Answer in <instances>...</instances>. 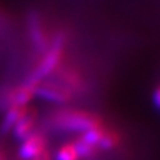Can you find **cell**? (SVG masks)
Masks as SVG:
<instances>
[{
	"label": "cell",
	"mask_w": 160,
	"mask_h": 160,
	"mask_svg": "<svg viewBox=\"0 0 160 160\" xmlns=\"http://www.w3.org/2000/svg\"><path fill=\"white\" fill-rule=\"evenodd\" d=\"M72 144H73L75 149H76L80 160H82V159L91 160V159H93L95 156H96V153H98V148L95 146H92V144H89L88 142H86V140H84L82 136H79V138L75 139L72 142Z\"/></svg>",
	"instance_id": "8"
},
{
	"label": "cell",
	"mask_w": 160,
	"mask_h": 160,
	"mask_svg": "<svg viewBox=\"0 0 160 160\" xmlns=\"http://www.w3.org/2000/svg\"><path fill=\"white\" fill-rule=\"evenodd\" d=\"M48 140L47 136L42 131H35L31 136H28L26 140H23L19 147V159L20 160H33L42 155L44 151H47Z\"/></svg>",
	"instance_id": "5"
},
{
	"label": "cell",
	"mask_w": 160,
	"mask_h": 160,
	"mask_svg": "<svg viewBox=\"0 0 160 160\" xmlns=\"http://www.w3.org/2000/svg\"><path fill=\"white\" fill-rule=\"evenodd\" d=\"M0 160H8V153L7 149L4 148V146L0 143Z\"/></svg>",
	"instance_id": "13"
},
{
	"label": "cell",
	"mask_w": 160,
	"mask_h": 160,
	"mask_svg": "<svg viewBox=\"0 0 160 160\" xmlns=\"http://www.w3.org/2000/svg\"><path fill=\"white\" fill-rule=\"evenodd\" d=\"M36 123H38V115L33 109H28L27 113L16 123V126L13 127L11 131L12 138L18 142H23L28 136L36 131Z\"/></svg>",
	"instance_id": "6"
},
{
	"label": "cell",
	"mask_w": 160,
	"mask_h": 160,
	"mask_svg": "<svg viewBox=\"0 0 160 160\" xmlns=\"http://www.w3.org/2000/svg\"><path fill=\"white\" fill-rule=\"evenodd\" d=\"M68 43V35L64 31H59L51 39V44L42 56L39 58L38 64L28 75V79L40 83L42 80L51 78V75L56 71V68L62 64V60L66 52V47Z\"/></svg>",
	"instance_id": "2"
},
{
	"label": "cell",
	"mask_w": 160,
	"mask_h": 160,
	"mask_svg": "<svg viewBox=\"0 0 160 160\" xmlns=\"http://www.w3.org/2000/svg\"><path fill=\"white\" fill-rule=\"evenodd\" d=\"M120 144V135L115 132L113 129H104L103 138L100 140L98 149H103V151H111L115 149Z\"/></svg>",
	"instance_id": "9"
},
{
	"label": "cell",
	"mask_w": 160,
	"mask_h": 160,
	"mask_svg": "<svg viewBox=\"0 0 160 160\" xmlns=\"http://www.w3.org/2000/svg\"><path fill=\"white\" fill-rule=\"evenodd\" d=\"M28 109H29L28 106L26 107L15 106L7 109L4 112V118L2 120V123H0V136H7L8 133H11L13 127L16 126V123L27 113Z\"/></svg>",
	"instance_id": "7"
},
{
	"label": "cell",
	"mask_w": 160,
	"mask_h": 160,
	"mask_svg": "<svg viewBox=\"0 0 160 160\" xmlns=\"http://www.w3.org/2000/svg\"><path fill=\"white\" fill-rule=\"evenodd\" d=\"M27 33L33 51L40 58L51 44V38L43 15L36 9H31L27 15Z\"/></svg>",
	"instance_id": "3"
},
{
	"label": "cell",
	"mask_w": 160,
	"mask_h": 160,
	"mask_svg": "<svg viewBox=\"0 0 160 160\" xmlns=\"http://www.w3.org/2000/svg\"><path fill=\"white\" fill-rule=\"evenodd\" d=\"M47 124L56 131L84 133L89 129L102 127L103 122L99 115L88 111L56 109L48 116Z\"/></svg>",
	"instance_id": "1"
},
{
	"label": "cell",
	"mask_w": 160,
	"mask_h": 160,
	"mask_svg": "<svg viewBox=\"0 0 160 160\" xmlns=\"http://www.w3.org/2000/svg\"><path fill=\"white\" fill-rule=\"evenodd\" d=\"M33 160H52V155H51V152L48 151H44L42 155H39L38 158H35Z\"/></svg>",
	"instance_id": "12"
},
{
	"label": "cell",
	"mask_w": 160,
	"mask_h": 160,
	"mask_svg": "<svg viewBox=\"0 0 160 160\" xmlns=\"http://www.w3.org/2000/svg\"><path fill=\"white\" fill-rule=\"evenodd\" d=\"M55 160H80L79 155L72 143H67L62 146L55 153Z\"/></svg>",
	"instance_id": "10"
},
{
	"label": "cell",
	"mask_w": 160,
	"mask_h": 160,
	"mask_svg": "<svg viewBox=\"0 0 160 160\" xmlns=\"http://www.w3.org/2000/svg\"><path fill=\"white\" fill-rule=\"evenodd\" d=\"M152 102L155 104V107L158 109H160V86L155 89L153 93H152Z\"/></svg>",
	"instance_id": "11"
},
{
	"label": "cell",
	"mask_w": 160,
	"mask_h": 160,
	"mask_svg": "<svg viewBox=\"0 0 160 160\" xmlns=\"http://www.w3.org/2000/svg\"><path fill=\"white\" fill-rule=\"evenodd\" d=\"M35 96L53 104H67L73 99V95L66 87L52 79L42 80L36 87Z\"/></svg>",
	"instance_id": "4"
}]
</instances>
